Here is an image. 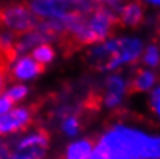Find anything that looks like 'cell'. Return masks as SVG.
<instances>
[{
  "mask_svg": "<svg viewBox=\"0 0 160 159\" xmlns=\"http://www.w3.org/2000/svg\"><path fill=\"white\" fill-rule=\"evenodd\" d=\"M142 16H143V9L137 3H129L125 8H122V22L125 25H129V26L137 25L142 20Z\"/></svg>",
  "mask_w": 160,
  "mask_h": 159,
  "instance_id": "10",
  "label": "cell"
},
{
  "mask_svg": "<svg viewBox=\"0 0 160 159\" xmlns=\"http://www.w3.org/2000/svg\"><path fill=\"white\" fill-rule=\"evenodd\" d=\"M151 107H152L154 113L159 116L160 119V87H157L152 91V94H151Z\"/></svg>",
  "mask_w": 160,
  "mask_h": 159,
  "instance_id": "17",
  "label": "cell"
},
{
  "mask_svg": "<svg viewBox=\"0 0 160 159\" xmlns=\"http://www.w3.org/2000/svg\"><path fill=\"white\" fill-rule=\"evenodd\" d=\"M11 107H12V103L6 99L5 96H3V98H0V116H3V114L9 113V111H11Z\"/></svg>",
  "mask_w": 160,
  "mask_h": 159,
  "instance_id": "18",
  "label": "cell"
},
{
  "mask_svg": "<svg viewBox=\"0 0 160 159\" xmlns=\"http://www.w3.org/2000/svg\"><path fill=\"white\" fill-rule=\"evenodd\" d=\"M32 59L36 60L37 63L43 65V63H48L54 59V50L48 45V43H43L39 45L34 51H32Z\"/></svg>",
  "mask_w": 160,
  "mask_h": 159,
  "instance_id": "11",
  "label": "cell"
},
{
  "mask_svg": "<svg viewBox=\"0 0 160 159\" xmlns=\"http://www.w3.org/2000/svg\"><path fill=\"white\" fill-rule=\"evenodd\" d=\"M96 148L108 159H160V136L117 125L100 138Z\"/></svg>",
  "mask_w": 160,
  "mask_h": 159,
  "instance_id": "1",
  "label": "cell"
},
{
  "mask_svg": "<svg viewBox=\"0 0 160 159\" xmlns=\"http://www.w3.org/2000/svg\"><path fill=\"white\" fill-rule=\"evenodd\" d=\"M42 70H43V65L37 63L36 60L32 57H29V56H23L17 62H14L11 74H12L14 79L25 80V79H31V77L37 76L39 73H42Z\"/></svg>",
  "mask_w": 160,
  "mask_h": 159,
  "instance_id": "5",
  "label": "cell"
},
{
  "mask_svg": "<svg viewBox=\"0 0 160 159\" xmlns=\"http://www.w3.org/2000/svg\"><path fill=\"white\" fill-rule=\"evenodd\" d=\"M63 130H65V133H68L69 136H74V135L79 131V120L76 119V118H68V119H65V122H63Z\"/></svg>",
  "mask_w": 160,
  "mask_h": 159,
  "instance_id": "16",
  "label": "cell"
},
{
  "mask_svg": "<svg viewBox=\"0 0 160 159\" xmlns=\"http://www.w3.org/2000/svg\"><path fill=\"white\" fill-rule=\"evenodd\" d=\"M143 62H145V65H148V66H151V68L157 66L160 63L159 48L154 46V45H149V46L145 50V53H143Z\"/></svg>",
  "mask_w": 160,
  "mask_h": 159,
  "instance_id": "13",
  "label": "cell"
},
{
  "mask_svg": "<svg viewBox=\"0 0 160 159\" xmlns=\"http://www.w3.org/2000/svg\"><path fill=\"white\" fill-rule=\"evenodd\" d=\"M0 23L12 33L28 34L36 25V17L29 8L17 5L11 8H3L0 11Z\"/></svg>",
  "mask_w": 160,
  "mask_h": 159,
  "instance_id": "3",
  "label": "cell"
},
{
  "mask_svg": "<svg viewBox=\"0 0 160 159\" xmlns=\"http://www.w3.org/2000/svg\"><path fill=\"white\" fill-rule=\"evenodd\" d=\"M92 153V144L89 140H79L68 147L65 159H89Z\"/></svg>",
  "mask_w": 160,
  "mask_h": 159,
  "instance_id": "8",
  "label": "cell"
},
{
  "mask_svg": "<svg viewBox=\"0 0 160 159\" xmlns=\"http://www.w3.org/2000/svg\"><path fill=\"white\" fill-rule=\"evenodd\" d=\"M106 88H108L106 94H112V96L122 98V94L126 90V83H125V80L122 77H109L108 82H106Z\"/></svg>",
  "mask_w": 160,
  "mask_h": 159,
  "instance_id": "12",
  "label": "cell"
},
{
  "mask_svg": "<svg viewBox=\"0 0 160 159\" xmlns=\"http://www.w3.org/2000/svg\"><path fill=\"white\" fill-rule=\"evenodd\" d=\"M152 6H160V2H149Z\"/></svg>",
  "mask_w": 160,
  "mask_h": 159,
  "instance_id": "20",
  "label": "cell"
},
{
  "mask_svg": "<svg viewBox=\"0 0 160 159\" xmlns=\"http://www.w3.org/2000/svg\"><path fill=\"white\" fill-rule=\"evenodd\" d=\"M45 155V150H23V151H11V156L9 159H42Z\"/></svg>",
  "mask_w": 160,
  "mask_h": 159,
  "instance_id": "14",
  "label": "cell"
},
{
  "mask_svg": "<svg viewBox=\"0 0 160 159\" xmlns=\"http://www.w3.org/2000/svg\"><path fill=\"white\" fill-rule=\"evenodd\" d=\"M26 93H28V88H26L25 85H16V87H12L11 90L6 91L5 98L12 103V102H17V100L23 99V98L26 96Z\"/></svg>",
  "mask_w": 160,
  "mask_h": 159,
  "instance_id": "15",
  "label": "cell"
},
{
  "mask_svg": "<svg viewBox=\"0 0 160 159\" xmlns=\"http://www.w3.org/2000/svg\"><path fill=\"white\" fill-rule=\"evenodd\" d=\"M156 83V74L151 70H140L132 79V90L134 91H148Z\"/></svg>",
  "mask_w": 160,
  "mask_h": 159,
  "instance_id": "9",
  "label": "cell"
},
{
  "mask_svg": "<svg viewBox=\"0 0 160 159\" xmlns=\"http://www.w3.org/2000/svg\"><path fill=\"white\" fill-rule=\"evenodd\" d=\"M5 71L3 70H0V93H2V90H3V85H5Z\"/></svg>",
  "mask_w": 160,
  "mask_h": 159,
  "instance_id": "19",
  "label": "cell"
},
{
  "mask_svg": "<svg viewBox=\"0 0 160 159\" xmlns=\"http://www.w3.org/2000/svg\"><path fill=\"white\" fill-rule=\"evenodd\" d=\"M66 6H68L66 3H59V2H34L31 3V11L51 20H59L68 14Z\"/></svg>",
  "mask_w": 160,
  "mask_h": 159,
  "instance_id": "6",
  "label": "cell"
},
{
  "mask_svg": "<svg viewBox=\"0 0 160 159\" xmlns=\"http://www.w3.org/2000/svg\"><path fill=\"white\" fill-rule=\"evenodd\" d=\"M142 53V42L139 39H117L103 43L102 46L96 48L92 57L97 60H106L103 63L105 68L112 70L123 63L132 62Z\"/></svg>",
  "mask_w": 160,
  "mask_h": 159,
  "instance_id": "2",
  "label": "cell"
},
{
  "mask_svg": "<svg viewBox=\"0 0 160 159\" xmlns=\"http://www.w3.org/2000/svg\"><path fill=\"white\" fill-rule=\"evenodd\" d=\"M31 120V114L26 108H16L9 113L0 116V135L3 133H12L25 128Z\"/></svg>",
  "mask_w": 160,
  "mask_h": 159,
  "instance_id": "4",
  "label": "cell"
},
{
  "mask_svg": "<svg viewBox=\"0 0 160 159\" xmlns=\"http://www.w3.org/2000/svg\"><path fill=\"white\" fill-rule=\"evenodd\" d=\"M48 142H49V136L45 130H37L28 136H25L23 139H20L16 145V150L23 151V150H45L48 147Z\"/></svg>",
  "mask_w": 160,
  "mask_h": 159,
  "instance_id": "7",
  "label": "cell"
}]
</instances>
